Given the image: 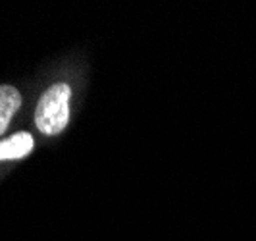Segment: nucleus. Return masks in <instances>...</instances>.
<instances>
[{
    "mask_svg": "<svg viewBox=\"0 0 256 241\" xmlns=\"http://www.w3.org/2000/svg\"><path fill=\"white\" fill-rule=\"evenodd\" d=\"M70 99L72 89L68 83H54L44 91L35 110L37 127L46 135L60 133L70 122Z\"/></svg>",
    "mask_w": 256,
    "mask_h": 241,
    "instance_id": "1",
    "label": "nucleus"
},
{
    "mask_svg": "<svg viewBox=\"0 0 256 241\" xmlns=\"http://www.w3.org/2000/svg\"><path fill=\"white\" fill-rule=\"evenodd\" d=\"M22 106V95L12 85H0V135L6 131L12 116Z\"/></svg>",
    "mask_w": 256,
    "mask_h": 241,
    "instance_id": "2",
    "label": "nucleus"
},
{
    "mask_svg": "<svg viewBox=\"0 0 256 241\" xmlns=\"http://www.w3.org/2000/svg\"><path fill=\"white\" fill-rule=\"evenodd\" d=\"M33 151V137L31 133H16L10 139L0 141V160L24 158Z\"/></svg>",
    "mask_w": 256,
    "mask_h": 241,
    "instance_id": "3",
    "label": "nucleus"
}]
</instances>
